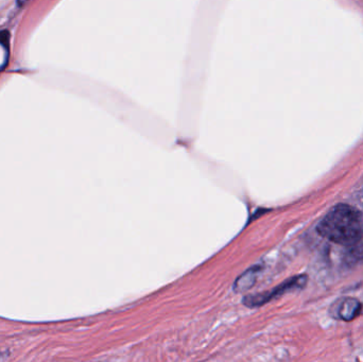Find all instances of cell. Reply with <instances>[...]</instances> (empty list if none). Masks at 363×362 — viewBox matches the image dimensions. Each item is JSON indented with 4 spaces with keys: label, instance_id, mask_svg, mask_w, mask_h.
Here are the masks:
<instances>
[{
    "label": "cell",
    "instance_id": "6da1fadb",
    "mask_svg": "<svg viewBox=\"0 0 363 362\" xmlns=\"http://www.w3.org/2000/svg\"><path fill=\"white\" fill-rule=\"evenodd\" d=\"M317 231L335 244L356 246L363 240V215L353 206L339 204L322 219Z\"/></svg>",
    "mask_w": 363,
    "mask_h": 362
},
{
    "label": "cell",
    "instance_id": "7a4b0ae2",
    "mask_svg": "<svg viewBox=\"0 0 363 362\" xmlns=\"http://www.w3.org/2000/svg\"><path fill=\"white\" fill-rule=\"evenodd\" d=\"M306 281L307 278L305 276H294L271 290L257 293V295H247L243 298V304L249 308L260 307L289 291L302 288L306 284Z\"/></svg>",
    "mask_w": 363,
    "mask_h": 362
},
{
    "label": "cell",
    "instance_id": "3957f363",
    "mask_svg": "<svg viewBox=\"0 0 363 362\" xmlns=\"http://www.w3.org/2000/svg\"><path fill=\"white\" fill-rule=\"evenodd\" d=\"M262 269H264V266H262V264H257V265L252 266L247 271L243 272V273L235 281L234 286H233L235 293H245V291L252 288L254 284H255L256 281H257L258 276H259Z\"/></svg>",
    "mask_w": 363,
    "mask_h": 362
},
{
    "label": "cell",
    "instance_id": "277c9868",
    "mask_svg": "<svg viewBox=\"0 0 363 362\" xmlns=\"http://www.w3.org/2000/svg\"><path fill=\"white\" fill-rule=\"evenodd\" d=\"M360 310H362V304L357 300L349 298L341 303L338 314L343 320L352 321L359 315Z\"/></svg>",
    "mask_w": 363,
    "mask_h": 362
},
{
    "label": "cell",
    "instance_id": "5b68a950",
    "mask_svg": "<svg viewBox=\"0 0 363 362\" xmlns=\"http://www.w3.org/2000/svg\"><path fill=\"white\" fill-rule=\"evenodd\" d=\"M349 261L352 263H359L363 261V246L354 247L351 251H350Z\"/></svg>",
    "mask_w": 363,
    "mask_h": 362
},
{
    "label": "cell",
    "instance_id": "8992f818",
    "mask_svg": "<svg viewBox=\"0 0 363 362\" xmlns=\"http://www.w3.org/2000/svg\"><path fill=\"white\" fill-rule=\"evenodd\" d=\"M17 4H18L19 6H23V4H25L26 2L28 1V0H16Z\"/></svg>",
    "mask_w": 363,
    "mask_h": 362
},
{
    "label": "cell",
    "instance_id": "52a82bcc",
    "mask_svg": "<svg viewBox=\"0 0 363 362\" xmlns=\"http://www.w3.org/2000/svg\"><path fill=\"white\" fill-rule=\"evenodd\" d=\"M4 354H2V353H0V361H4V359L6 358V357L4 356Z\"/></svg>",
    "mask_w": 363,
    "mask_h": 362
}]
</instances>
